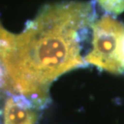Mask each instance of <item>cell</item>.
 <instances>
[{"mask_svg":"<svg viewBox=\"0 0 124 124\" xmlns=\"http://www.w3.org/2000/svg\"><path fill=\"white\" fill-rule=\"evenodd\" d=\"M95 2L69 1L44 7L19 34L0 35V65L6 91L39 109L49 100L51 84L86 64L81 43L95 21Z\"/></svg>","mask_w":124,"mask_h":124,"instance_id":"6da1fadb","label":"cell"},{"mask_svg":"<svg viewBox=\"0 0 124 124\" xmlns=\"http://www.w3.org/2000/svg\"><path fill=\"white\" fill-rule=\"evenodd\" d=\"M92 48L84 57L86 64L101 70L119 74L124 70V24L106 14L91 27Z\"/></svg>","mask_w":124,"mask_h":124,"instance_id":"7a4b0ae2","label":"cell"},{"mask_svg":"<svg viewBox=\"0 0 124 124\" xmlns=\"http://www.w3.org/2000/svg\"><path fill=\"white\" fill-rule=\"evenodd\" d=\"M39 109L27 98L12 94L3 107V124H36Z\"/></svg>","mask_w":124,"mask_h":124,"instance_id":"3957f363","label":"cell"},{"mask_svg":"<svg viewBox=\"0 0 124 124\" xmlns=\"http://www.w3.org/2000/svg\"><path fill=\"white\" fill-rule=\"evenodd\" d=\"M97 1L107 13L117 15L124 11V0H97Z\"/></svg>","mask_w":124,"mask_h":124,"instance_id":"277c9868","label":"cell"},{"mask_svg":"<svg viewBox=\"0 0 124 124\" xmlns=\"http://www.w3.org/2000/svg\"><path fill=\"white\" fill-rule=\"evenodd\" d=\"M4 30H5V29H4L3 28H2V27L1 26V24H0V35H1V33H2V32Z\"/></svg>","mask_w":124,"mask_h":124,"instance_id":"5b68a950","label":"cell"},{"mask_svg":"<svg viewBox=\"0 0 124 124\" xmlns=\"http://www.w3.org/2000/svg\"><path fill=\"white\" fill-rule=\"evenodd\" d=\"M123 56H124V43H123Z\"/></svg>","mask_w":124,"mask_h":124,"instance_id":"8992f818","label":"cell"}]
</instances>
